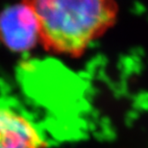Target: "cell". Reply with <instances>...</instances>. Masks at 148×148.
<instances>
[{
    "instance_id": "2",
    "label": "cell",
    "mask_w": 148,
    "mask_h": 148,
    "mask_svg": "<svg viewBox=\"0 0 148 148\" xmlns=\"http://www.w3.org/2000/svg\"><path fill=\"white\" fill-rule=\"evenodd\" d=\"M0 41L16 52L27 51L37 44V21L30 9L23 3L8 7L0 14Z\"/></svg>"
},
{
    "instance_id": "3",
    "label": "cell",
    "mask_w": 148,
    "mask_h": 148,
    "mask_svg": "<svg viewBox=\"0 0 148 148\" xmlns=\"http://www.w3.org/2000/svg\"><path fill=\"white\" fill-rule=\"evenodd\" d=\"M0 148H46L36 126L22 114L0 108Z\"/></svg>"
},
{
    "instance_id": "1",
    "label": "cell",
    "mask_w": 148,
    "mask_h": 148,
    "mask_svg": "<svg viewBox=\"0 0 148 148\" xmlns=\"http://www.w3.org/2000/svg\"><path fill=\"white\" fill-rule=\"evenodd\" d=\"M38 24V41L46 51L80 57L115 24L114 0H21Z\"/></svg>"
}]
</instances>
